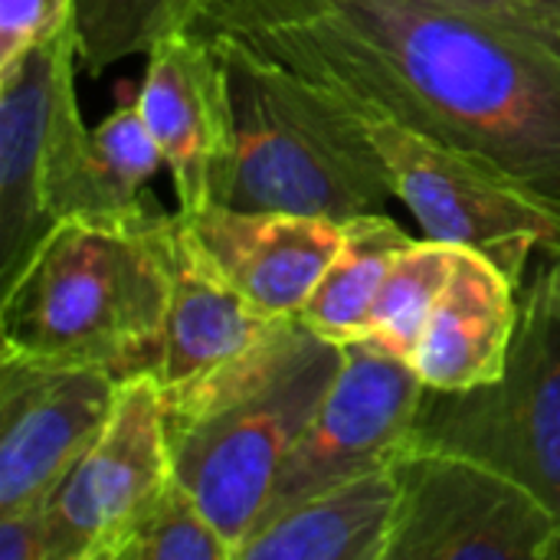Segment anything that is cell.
Segmentation results:
<instances>
[{"instance_id":"27","label":"cell","mask_w":560,"mask_h":560,"mask_svg":"<svg viewBox=\"0 0 560 560\" xmlns=\"http://www.w3.org/2000/svg\"><path fill=\"white\" fill-rule=\"evenodd\" d=\"M548 7H555V10H560V0H545Z\"/></svg>"},{"instance_id":"8","label":"cell","mask_w":560,"mask_h":560,"mask_svg":"<svg viewBox=\"0 0 560 560\" xmlns=\"http://www.w3.org/2000/svg\"><path fill=\"white\" fill-rule=\"evenodd\" d=\"M420 394L423 381L407 358L368 338L345 345L341 371L282 459L259 522L322 489L390 466L407 446Z\"/></svg>"},{"instance_id":"1","label":"cell","mask_w":560,"mask_h":560,"mask_svg":"<svg viewBox=\"0 0 560 560\" xmlns=\"http://www.w3.org/2000/svg\"><path fill=\"white\" fill-rule=\"evenodd\" d=\"M233 36L560 197V10L545 0H292Z\"/></svg>"},{"instance_id":"3","label":"cell","mask_w":560,"mask_h":560,"mask_svg":"<svg viewBox=\"0 0 560 560\" xmlns=\"http://www.w3.org/2000/svg\"><path fill=\"white\" fill-rule=\"evenodd\" d=\"M210 39L233 105V151L213 203L335 223L384 213L394 190L354 108L233 33Z\"/></svg>"},{"instance_id":"10","label":"cell","mask_w":560,"mask_h":560,"mask_svg":"<svg viewBox=\"0 0 560 560\" xmlns=\"http://www.w3.org/2000/svg\"><path fill=\"white\" fill-rule=\"evenodd\" d=\"M164 397L151 371L128 374L108 423L46 502L72 560H108L131 522L174 479Z\"/></svg>"},{"instance_id":"25","label":"cell","mask_w":560,"mask_h":560,"mask_svg":"<svg viewBox=\"0 0 560 560\" xmlns=\"http://www.w3.org/2000/svg\"><path fill=\"white\" fill-rule=\"evenodd\" d=\"M548 262H551V269H555V276H558V285H560V253L548 256Z\"/></svg>"},{"instance_id":"26","label":"cell","mask_w":560,"mask_h":560,"mask_svg":"<svg viewBox=\"0 0 560 560\" xmlns=\"http://www.w3.org/2000/svg\"><path fill=\"white\" fill-rule=\"evenodd\" d=\"M551 560H560V535L558 541H555V548H551Z\"/></svg>"},{"instance_id":"6","label":"cell","mask_w":560,"mask_h":560,"mask_svg":"<svg viewBox=\"0 0 560 560\" xmlns=\"http://www.w3.org/2000/svg\"><path fill=\"white\" fill-rule=\"evenodd\" d=\"M345 105L361 118L394 197L417 217L423 236L486 253L515 285H525L535 256L560 253L558 194L374 108Z\"/></svg>"},{"instance_id":"9","label":"cell","mask_w":560,"mask_h":560,"mask_svg":"<svg viewBox=\"0 0 560 560\" xmlns=\"http://www.w3.org/2000/svg\"><path fill=\"white\" fill-rule=\"evenodd\" d=\"M121 381L98 364L0 351V515L56 495L108 423Z\"/></svg>"},{"instance_id":"21","label":"cell","mask_w":560,"mask_h":560,"mask_svg":"<svg viewBox=\"0 0 560 560\" xmlns=\"http://www.w3.org/2000/svg\"><path fill=\"white\" fill-rule=\"evenodd\" d=\"M108 560H233V551L190 489L174 476L131 522Z\"/></svg>"},{"instance_id":"15","label":"cell","mask_w":560,"mask_h":560,"mask_svg":"<svg viewBox=\"0 0 560 560\" xmlns=\"http://www.w3.org/2000/svg\"><path fill=\"white\" fill-rule=\"evenodd\" d=\"M518 285L479 249H456L453 276L410 364L423 387L469 390L495 381L518 331Z\"/></svg>"},{"instance_id":"22","label":"cell","mask_w":560,"mask_h":560,"mask_svg":"<svg viewBox=\"0 0 560 560\" xmlns=\"http://www.w3.org/2000/svg\"><path fill=\"white\" fill-rule=\"evenodd\" d=\"M72 26V0H0V69Z\"/></svg>"},{"instance_id":"23","label":"cell","mask_w":560,"mask_h":560,"mask_svg":"<svg viewBox=\"0 0 560 560\" xmlns=\"http://www.w3.org/2000/svg\"><path fill=\"white\" fill-rule=\"evenodd\" d=\"M0 560H72L46 505L0 515Z\"/></svg>"},{"instance_id":"17","label":"cell","mask_w":560,"mask_h":560,"mask_svg":"<svg viewBox=\"0 0 560 560\" xmlns=\"http://www.w3.org/2000/svg\"><path fill=\"white\" fill-rule=\"evenodd\" d=\"M394 499L390 466L338 482L259 522L236 560H387Z\"/></svg>"},{"instance_id":"11","label":"cell","mask_w":560,"mask_h":560,"mask_svg":"<svg viewBox=\"0 0 560 560\" xmlns=\"http://www.w3.org/2000/svg\"><path fill=\"white\" fill-rule=\"evenodd\" d=\"M171 302L158 345L154 381L164 404H177L266 351L299 315L256 308L203 253L180 213L167 226Z\"/></svg>"},{"instance_id":"18","label":"cell","mask_w":560,"mask_h":560,"mask_svg":"<svg viewBox=\"0 0 560 560\" xmlns=\"http://www.w3.org/2000/svg\"><path fill=\"white\" fill-rule=\"evenodd\" d=\"M410 243L413 236L387 213H364L348 220L331 266L299 312L302 325L341 348L368 338V322L381 285L394 259Z\"/></svg>"},{"instance_id":"13","label":"cell","mask_w":560,"mask_h":560,"mask_svg":"<svg viewBox=\"0 0 560 560\" xmlns=\"http://www.w3.org/2000/svg\"><path fill=\"white\" fill-rule=\"evenodd\" d=\"M138 112L164 154L177 210L213 203L217 180L233 151V105L223 59L194 26L158 39L148 52Z\"/></svg>"},{"instance_id":"19","label":"cell","mask_w":560,"mask_h":560,"mask_svg":"<svg viewBox=\"0 0 560 560\" xmlns=\"http://www.w3.org/2000/svg\"><path fill=\"white\" fill-rule=\"evenodd\" d=\"M210 0H72L79 69L89 75L148 52L158 39L200 20Z\"/></svg>"},{"instance_id":"2","label":"cell","mask_w":560,"mask_h":560,"mask_svg":"<svg viewBox=\"0 0 560 560\" xmlns=\"http://www.w3.org/2000/svg\"><path fill=\"white\" fill-rule=\"evenodd\" d=\"M151 197L121 217L56 220L0 285V351L154 371L171 302L167 226Z\"/></svg>"},{"instance_id":"24","label":"cell","mask_w":560,"mask_h":560,"mask_svg":"<svg viewBox=\"0 0 560 560\" xmlns=\"http://www.w3.org/2000/svg\"><path fill=\"white\" fill-rule=\"evenodd\" d=\"M282 3H292V0H210V7L200 13L194 30L203 33V36L233 33V30H243V26L256 23L259 16L272 13Z\"/></svg>"},{"instance_id":"7","label":"cell","mask_w":560,"mask_h":560,"mask_svg":"<svg viewBox=\"0 0 560 560\" xmlns=\"http://www.w3.org/2000/svg\"><path fill=\"white\" fill-rule=\"evenodd\" d=\"M387 560H551L558 515L515 479L453 453L400 450Z\"/></svg>"},{"instance_id":"16","label":"cell","mask_w":560,"mask_h":560,"mask_svg":"<svg viewBox=\"0 0 560 560\" xmlns=\"http://www.w3.org/2000/svg\"><path fill=\"white\" fill-rule=\"evenodd\" d=\"M164 167L138 105H121L95 128H85L79 105L59 125L46 164V213L69 217H121L148 200V184Z\"/></svg>"},{"instance_id":"5","label":"cell","mask_w":560,"mask_h":560,"mask_svg":"<svg viewBox=\"0 0 560 560\" xmlns=\"http://www.w3.org/2000/svg\"><path fill=\"white\" fill-rule=\"evenodd\" d=\"M522 289L505 371L469 390L423 387L404 450L476 459L535 492L560 522V285L548 256Z\"/></svg>"},{"instance_id":"4","label":"cell","mask_w":560,"mask_h":560,"mask_svg":"<svg viewBox=\"0 0 560 560\" xmlns=\"http://www.w3.org/2000/svg\"><path fill=\"white\" fill-rule=\"evenodd\" d=\"M341 361V345L318 338L295 318L243 368L187 400L164 404L174 472L220 528L233 560Z\"/></svg>"},{"instance_id":"12","label":"cell","mask_w":560,"mask_h":560,"mask_svg":"<svg viewBox=\"0 0 560 560\" xmlns=\"http://www.w3.org/2000/svg\"><path fill=\"white\" fill-rule=\"evenodd\" d=\"M72 26L0 69V285L49 233L46 164L75 98Z\"/></svg>"},{"instance_id":"20","label":"cell","mask_w":560,"mask_h":560,"mask_svg":"<svg viewBox=\"0 0 560 560\" xmlns=\"http://www.w3.org/2000/svg\"><path fill=\"white\" fill-rule=\"evenodd\" d=\"M456 249L440 240H413L390 266L381 295L371 308L368 322V341L377 348L407 358L423 338V328L453 276Z\"/></svg>"},{"instance_id":"14","label":"cell","mask_w":560,"mask_h":560,"mask_svg":"<svg viewBox=\"0 0 560 560\" xmlns=\"http://www.w3.org/2000/svg\"><path fill=\"white\" fill-rule=\"evenodd\" d=\"M180 217L213 266L256 308L279 318L302 312L345 236V223L279 210L210 203Z\"/></svg>"}]
</instances>
